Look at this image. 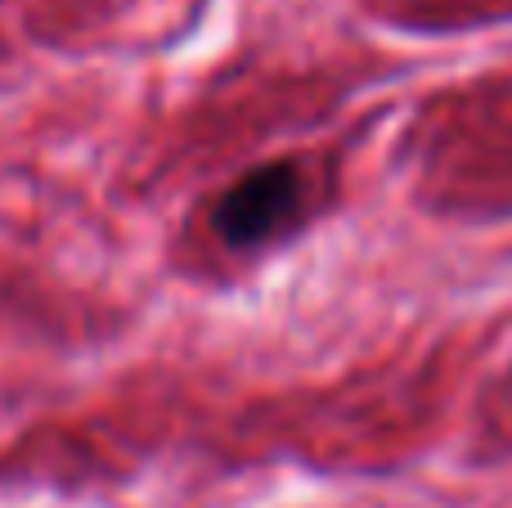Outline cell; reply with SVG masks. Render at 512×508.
Returning <instances> with one entry per match:
<instances>
[{
    "label": "cell",
    "instance_id": "6da1fadb",
    "mask_svg": "<svg viewBox=\"0 0 512 508\" xmlns=\"http://www.w3.org/2000/svg\"><path fill=\"white\" fill-rule=\"evenodd\" d=\"M306 216V176L292 158H270L243 171L212 203V234L230 252H261L288 239Z\"/></svg>",
    "mask_w": 512,
    "mask_h": 508
}]
</instances>
